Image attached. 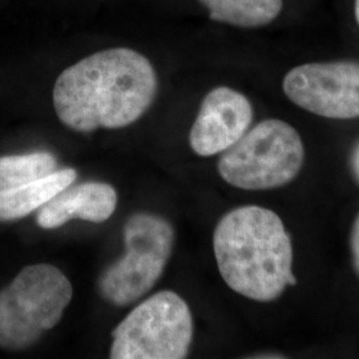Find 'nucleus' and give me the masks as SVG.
I'll return each mask as SVG.
<instances>
[{
  "label": "nucleus",
  "instance_id": "obj_1",
  "mask_svg": "<svg viewBox=\"0 0 359 359\" xmlns=\"http://www.w3.org/2000/svg\"><path fill=\"white\" fill-rule=\"evenodd\" d=\"M157 87L147 56L109 48L65 68L55 81L53 107L65 127L76 132L126 128L151 108Z\"/></svg>",
  "mask_w": 359,
  "mask_h": 359
},
{
  "label": "nucleus",
  "instance_id": "obj_2",
  "mask_svg": "<svg viewBox=\"0 0 359 359\" xmlns=\"http://www.w3.org/2000/svg\"><path fill=\"white\" fill-rule=\"evenodd\" d=\"M218 271L233 292L271 302L297 283L293 245L283 219L262 206H240L218 221L213 234Z\"/></svg>",
  "mask_w": 359,
  "mask_h": 359
},
{
  "label": "nucleus",
  "instance_id": "obj_3",
  "mask_svg": "<svg viewBox=\"0 0 359 359\" xmlns=\"http://www.w3.org/2000/svg\"><path fill=\"white\" fill-rule=\"evenodd\" d=\"M72 285L59 268L29 265L0 290V348L32 346L53 329L72 299Z\"/></svg>",
  "mask_w": 359,
  "mask_h": 359
},
{
  "label": "nucleus",
  "instance_id": "obj_4",
  "mask_svg": "<svg viewBox=\"0 0 359 359\" xmlns=\"http://www.w3.org/2000/svg\"><path fill=\"white\" fill-rule=\"evenodd\" d=\"M304 161L299 133L283 120L268 118L222 152L217 168L219 176L234 188L269 191L292 182Z\"/></svg>",
  "mask_w": 359,
  "mask_h": 359
},
{
  "label": "nucleus",
  "instance_id": "obj_5",
  "mask_svg": "<svg viewBox=\"0 0 359 359\" xmlns=\"http://www.w3.org/2000/svg\"><path fill=\"white\" fill-rule=\"evenodd\" d=\"M124 256L99 278V293L116 306H128L152 290L172 255L175 229L165 218L139 212L124 225Z\"/></svg>",
  "mask_w": 359,
  "mask_h": 359
},
{
  "label": "nucleus",
  "instance_id": "obj_6",
  "mask_svg": "<svg viewBox=\"0 0 359 359\" xmlns=\"http://www.w3.org/2000/svg\"><path fill=\"white\" fill-rule=\"evenodd\" d=\"M193 317L188 304L163 290L133 309L112 332V359H182L189 354Z\"/></svg>",
  "mask_w": 359,
  "mask_h": 359
},
{
  "label": "nucleus",
  "instance_id": "obj_7",
  "mask_svg": "<svg viewBox=\"0 0 359 359\" xmlns=\"http://www.w3.org/2000/svg\"><path fill=\"white\" fill-rule=\"evenodd\" d=\"M285 95L310 114L351 120L359 117V63L298 65L283 79Z\"/></svg>",
  "mask_w": 359,
  "mask_h": 359
},
{
  "label": "nucleus",
  "instance_id": "obj_8",
  "mask_svg": "<svg viewBox=\"0 0 359 359\" xmlns=\"http://www.w3.org/2000/svg\"><path fill=\"white\" fill-rule=\"evenodd\" d=\"M253 107L248 97L229 87L210 90L200 105L189 133L194 154L203 157L228 151L249 130Z\"/></svg>",
  "mask_w": 359,
  "mask_h": 359
},
{
  "label": "nucleus",
  "instance_id": "obj_9",
  "mask_svg": "<svg viewBox=\"0 0 359 359\" xmlns=\"http://www.w3.org/2000/svg\"><path fill=\"white\" fill-rule=\"evenodd\" d=\"M117 193L107 182L71 184L39 209L36 222L43 229H56L71 219L102 224L115 213Z\"/></svg>",
  "mask_w": 359,
  "mask_h": 359
},
{
  "label": "nucleus",
  "instance_id": "obj_10",
  "mask_svg": "<svg viewBox=\"0 0 359 359\" xmlns=\"http://www.w3.org/2000/svg\"><path fill=\"white\" fill-rule=\"evenodd\" d=\"M77 172L72 168L55 170L41 179L11 189L0 191V221L20 219L46 205L56 194L74 184Z\"/></svg>",
  "mask_w": 359,
  "mask_h": 359
},
{
  "label": "nucleus",
  "instance_id": "obj_11",
  "mask_svg": "<svg viewBox=\"0 0 359 359\" xmlns=\"http://www.w3.org/2000/svg\"><path fill=\"white\" fill-rule=\"evenodd\" d=\"M209 16L241 28L266 26L283 11V0H198Z\"/></svg>",
  "mask_w": 359,
  "mask_h": 359
},
{
  "label": "nucleus",
  "instance_id": "obj_12",
  "mask_svg": "<svg viewBox=\"0 0 359 359\" xmlns=\"http://www.w3.org/2000/svg\"><path fill=\"white\" fill-rule=\"evenodd\" d=\"M57 168L55 154L39 151L0 157V191L41 179Z\"/></svg>",
  "mask_w": 359,
  "mask_h": 359
},
{
  "label": "nucleus",
  "instance_id": "obj_13",
  "mask_svg": "<svg viewBox=\"0 0 359 359\" xmlns=\"http://www.w3.org/2000/svg\"><path fill=\"white\" fill-rule=\"evenodd\" d=\"M350 249H351L354 268L359 276V215L353 224V229L350 234Z\"/></svg>",
  "mask_w": 359,
  "mask_h": 359
},
{
  "label": "nucleus",
  "instance_id": "obj_14",
  "mask_svg": "<svg viewBox=\"0 0 359 359\" xmlns=\"http://www.w3.org/2000/svg\"><path fill=\"white\" fill-rule=\"evenodd\" d=\"M350 167L353 170V175L355 176V179L359 182V142H357L355 148L351 152V157H350Z\"/></svg>",
  "mask_w": 359,
  "mask_h": 359
},
{
  "label": "nucleus",
  "instance_id": "obj_15",
  "mask_svg": "<svg viewBox=\"0 0 359 359\" xmlns=\"http://www.w3.org/2000/svg\"><path fill=\"white\" fill-rule=\"evenodd\" d=\"M355 19L359 26V0H355Z\"/></svg>",
  "mask_w": 359,
  "mask_h": 359
}]
</instances>
